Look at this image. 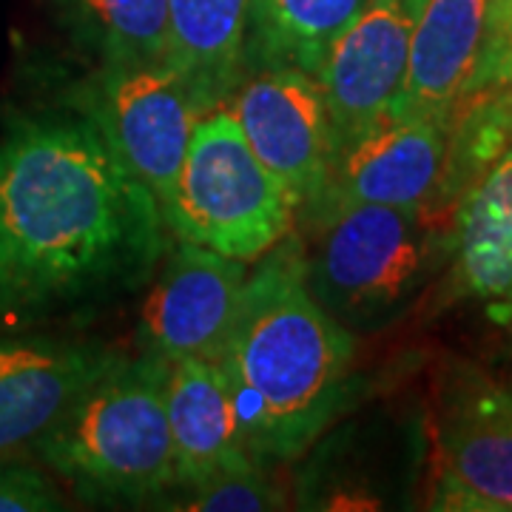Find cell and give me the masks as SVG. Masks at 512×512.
Returning <instances> with one entry per match:
<instances>
[{
    "label": "cell",
    "mask_w": 512,
    "mask_h": 512,
    "mask_svg": "<svg viewBox=\"0 0 512 512\" xmlns=\"http://www.w3.org/2000/svg\"><path fill=\"white\" fill-rule=\"evenodd\" d=\"M123 359L100 342L0 339V458H26L103 373Z\"/></svg>",
    "instance_id": "obj_11"
},
{
    "label": "cell",
    "mask_w": 512,
    "mask_h": 512,
    "mask_svg": "<svg viewBox=\"0 0 512 512\" xmlns=\"http://www.w3.org/2000/svg\"><path fill=\"white\" fill-rule=\"evenodd\" d=\"M433 510L512 512V387L470 362L441 370L433 413Z\"/></svg>",
    "instance_id": "obj_6"
},
{
    "label": "cell",
    "mask_w": 512,
    "mask_h": 512,
    "mask_svg": "<svg viewBox=\"0 0 512 512\" xmlns=\"http://www.w3.org/2000/svg\"><path fill=\"white\" fill-rule=\"evenodd\" d=\"M510 330H512V319H510Z\"/></svg>",
    "instance_id": "obj_22"
},
{
    "label": "cell",
    "mask_w": 512,
    "mask_h": 512,
    "mask_svg": "<svg viewBox=\"0 0 512 512\" xmlns=\"http://www.w3.org/2000/svg\"><path fill=\"white\" fill-rule=\"evenodd\" d=\"M248 274L222 350L239 430L259 467L305 456L353 399V333L308 288L305 245L276 242Z\"/></svg>",
    "instance_id": "obj_2"
},
{
    "label": "cell",
    "mask_w": 512,
    "mask_h": 512,
    "mask_svg": "<svg viewBox=\"0 0 512 512\" xmlns=\"http://www.w3.org/2000/svg\"><path fill=\"white\" fill-rule=\"evenodd\" d=\"M450 251L461 291L487 305L495 322L512 319V143L453 211Z\"/></svg>",
    "instance_id": "obj_15"
},
{
    "label": "cell",
    "mask_w": 512,
    "mask_h": 512,
    "mask_svg": "<svg viewBox=\"0 0 512 512\" xmlns=\"http://www.w3.org/2000/svg\"><path fill=\"white\" fill-rule=\"evenodd\" d=\"M57 23L74 46L97 60L117 63H165L168 0H52Z\"/></svg>",
    "instance_id": "obj_18"
},
{
    "label": "cell",
    "mask_w": 512,
    "mask_h": 512,
    "mask_svg": "<svg viewBox=\"0 0 512 512\" xmlns=\"http://www.w3.org/2000/svg\"><path fill=\"white\" fill-rule=\"evenodd\" d=\"M512 80V0H490L487 46L476 74V89L484 92Z\"/></svg>",
    "instance_id": "obj_21"
},
{
    "label": "cell",
    "mask_w": 512,
    "mask_h": 512,
    "mask_svg": "<svg viewBox=\"0 0 512 512\" xmlns=\"http://www.w3.org/2000/svg\"><path fill=\"white\" fill-rule=\"evenodd\" d=\"M165 413L174 444L177 490L220 473L259 467L248 456L234 396L220 362L197 356L171 362L165 382Z\"/></svg>",
    "instance_id": "obj_14"
},
{
    "label": "cell",
    "mask_w": 512,
    "mask_h": 512,
    "mask_svg": "<svg viewBox=\"0 0 512 512\" xmlns=\"http://www.w3.org/2000/svg\"><path fill=\"white\" fill-rule=\"evenodd\" d=\"M171 231L80 111L12 117L0 134V322L109 305L154 279Z\"/></svg>",
    "instance_id": "obj_1"
},
{
    "label": "cell",
    "mask_w": 512,
    "mask_h": 512,
    "mask_svg": "<svg viewBox=\"0 0 512 512\" xmlns=\"http://www.w3.org/2000/svg\"><path fill=\"white\" fill-rule=\"evenodd\" d=\"M367 0H251L242 69L319 72L330 43L362 12Z\"/></svg>",
    "instance_id": "obj_17"
},
{
    "label": "cell",
    "mask_w": 512,
    "mask_h": 512,
    "mask_svg": "<svg viewBox=\"0 0 512 512\" xmlns=\"http://www.w3.org/2000/svg\"><path fill=\"white\" fill-rule=\"evenodd\" d=\"M413 15L416 0H367L330 43L316 83L336 151L393 117L407 77Z\"/></svg>",
    "instance_id": "obj_10"
},
{
    "label": "cell",
    "mask_w": 512,
    "mask_h": 512,
    "mask_svg": "<svg viewBox=\"0 0 512 512\" xmlns=\"http://www.w3.org/2000/svg\"><path fill=\"white\" fill-rule=\"evenodd\" d=\"M245 285L248 262L174 239L140 311V353L168 365L188 356L220 362Z\"/></svg>",
    "instance_id": "obj_8"
},
{
    "label": "cell",
    "mask_w": 512,
    "mask_h": 512,
    "mask_svg": "<svg viewBox=\"0 0 512 512\" xmlns=\"http://www.w3.org/2000/svg\"><path fill=\"white\" fill-rule=\"evenodd\" d=\"M248 6L251 0H168L165 66L180 77L200 117L228 106L245 80Z\"/></svg>",
    "instance_id": "obj_16"
},
{
    "label": "cell",
    "mask_w": 512,
    "mask_h": 512,
    "mask_svg": "<svg viewBox=\"0 0 512 512\" xmlns=\"http://www.w3.org/2000/svg\"><path fill=\"white\" fill-rule=\"evenodd\" d=\"M165 225L174 239L242 262H256L293 231L288 188L256 157L228 106L194 123Z\"/></svg>",
    "instance_id": "obj_4"
},
{
    "label": "cell",
    "mask_w": 512,
    "mask_h": 512,
    "mask_svg": "<svg viewBox=\"0 0 512 512\" xmlns=\"http://www.w3.org/2000/svg\"><path fill=\"white\" fill-rule=\"evenodd\" d=\"M63 493L32 464L20 458H0V512L63 510Z\"/></svg>",
    "instance_id": "obj_20"
},
{
    "label": "cell",
    "mask_w": 512,
    "mask_h": 512,
    "mask_svg": "<svg viewBox=\"0 0 512 512\" xmlns=\"http://www.w3.org/2000/svg\"><path fill=\"white\" fill-rule=\"evenodd\" d=\"M168 367L148 353L123 356L46 433L32 456L83 498L157 507L177 490L165 413Z\"/></svg>",
    "instance_id": "obj_3"
},
{
    "label": "cell",
    "mask_w": 512,
    "mask_h": 512,
    "mask_svg": "<svg viewBox=\"0 0 512 512\" xmlns=\"http://www.w3.org/2000/svg\"><path fill=\"white\" fill-rule=\"evenodd\" d=\"M72 109L89 117L120 163L168 208L194 123L200 114L180 77L165 63L97 66L72 94Z\"/></svg>",
    "instance_id": "obj_7"
},
{
    "label": "cell",
    "mask_w": 512,
    "mask_h": 512,
    "mask_svg": "<svg viewBox=\"0 0 512 512\" xmlns=\"http://www.w3.org/2000/svg\"><path fill=\"white\" fill-rule=\"evenodd\" d=\"M228 109L254 154L288 188L302 222L319 202L333 163L328 106L313 74L268 69L248 74Z\"/></svg>",
    "instance_id": "obj_9"
},
{
    "label": "cell",
    "mask_w": 512,
    "mask_h": 512,
    "mask_svg": "<svg viewBox=\"0 0 512 512\" xmlns=\"http://www.w3.org/2000/svg\"><path fill=\"white\" fill-rule=\"evenodd\" d=\"M510 89H512V80H510Z\"/></svg>",
    "instance_id": "obj_23"
},
{
    "label": "cell",
    "mask_w": 512,
    "mask_h": 512,
    "mask_svg": "<svg viewBox=\"0 0 512 512\" xmlns=\"http://www.w3.org/2000/svg\"><path fill=\"white\" fill-rule=\"evenodd\" d=\"M487 29L490 0H416L407 77L393 117L450 126L473 92Z\"/></svg>",
    "instance_id": "obj_13"
},
{
    "label": "cell",
    "mask_w": 512,
    "mask_h": 512,
    "mask_svg": "<svg viewBox=\"0 0 512 512\" xmlns=\"http://www.w3.org/2000/svg\"><path fill=\"white\" fill-rule=\"evenodd\" d=\"M305 276L316 302L353 330L390 322L450 237L421 208L356 205L316 222Z\"/></svg>",
    "instance_id": "obj_5"
},
{
    "label": "cell",
    "mask_w": 512,
    "mask_h": 512,
    "mask_svg": "<svg viewBox=\"0 0 512 512\" xmlns=\"http://www.w3.org/2000/svg\"><path fill=\"white\" fill-rule=\"evenodd\" d=\"M160 507L185 512L282 510L285 493L265 476V467H248V470L220 473L191 487H180Z\"/></svg>",
    "instance_id": "obj_19"
},
{
    "label": "cell",
    "mask_w": 512,
    "mask_h": 512,
    "mask_svg": "<svg viewBox=\"0 0 512 512\" xmlns=\"http://www.w3.org/2000/svg\"><path fill=\"white\" fill-rule=\"evenodd\" d=\"M447 137L450 126L433 120H382L336 151L325 191L302 222L313 228L356 205L427 211L439 191Z\"/></svg>",
    "instance_id": "obj_12"
}]
</instances>
